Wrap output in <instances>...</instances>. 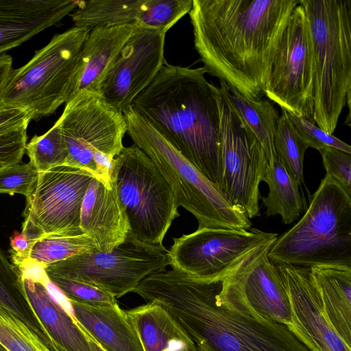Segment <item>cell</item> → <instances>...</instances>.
Segmentation results:
<instances>
[{"label":"cell","mask_w":351,"mask_h":351,"mask_svg":"<svg viewBox=\"0 0 351 351\" xmlns=\"http://www.w3.org/2000/svg\"><path fill=\"white\" fill-rule=\"evenodd\" d=\"M289 119L306 146L319 150L325 147L337 148L351 154V147L301 116L288 113Z\"/></svg>","instance_id":"35"},{"label":"cell","mask_w":351,"mask_h":351,"mask_svg":"<svg viewBox=\"0 0 351 351\" xmlns=\"http://www.w3.org/2000/svg\"><path fill=\"white\" fill-rule=\"evenodd\" d=\"M74 0H0V55L56 25L77 6Z\"/></svg>","instance_id":"20"},{"label":"cell","mask_w":351,"mask_h":351,"mask_svg":"<svg viewBox=\"0 0 351 351\" xmlns=\"http://www.w3.org/2000/svg\"><path fill=\"white\" fill-rule=\"evenodd\" d=\"M12 69V58L5 53L0 55V92Z\"/></svg>","instance_id":"41"},{"label":"cell","mask_w":351,"mask_h":351,"mask_svg":"<svg viewBox=\"0 0 351 351\" xmlns=\"http://www.w3.org/2000/svg\"><path fill=\"white\" fill-rule=\"evenodd\" d=\"M0 305L19 318L48 348L51 343L29 304L19 270L0 249Z\"/></svg>","instance_id":"26"},{"label":"cell","mask_w":351,"mask_h":351,"mask_svg":"<svg viewBox=\"0 0 351 351\" xmlns=\"http://www.w3.org/2000/svg\"><path fill=\"white\" fill-rule=\"evenodd\" d=\"M108 187L93 178L81 206L80 229L95 243L98 251L110 252L123 243L130 226L124 208L119 198L114 182Z\"/></svg>","instance_id":"19"},{"label":"cell","mask_w":351,"mask_h":351,"mask_svg":"<svg viewBox=\"0 0 351 351\" xmlns=\"http://www.w3.org/2000/svg\"><path fill=\"white\" fill-rule=\"evenodd\" d=\"M69 302L82 330L105 351H145L125 311L119 306L97 307Z\"/></svg>","instance_id":"23"},{"label":"cell","mask_w":351,"mask_h":351,"mask_svg":"<svg viewBox=\"0 0 351 351\" xmlns=\"http://www.w3.org/2000/svg\"><path fill=\"white\" fill-rule=\"evenodd\" d=\"M0 351H8L2 345L0 344Z\"/></svg>","instance_id":"44"},{"label":"cell","mask_w":351,"mask_h":351,"mask_svg":"<svg viewBox=\"0 0 351 351\" xmlns=\"http://www.w3.org/2000/svg\"><path fill=\"white\" fill-rule=\"evenodd\" d=\"M263 181L269 187L267 195L261 199L266 208V215H279L285 224L298 219L303 206L299 186L278 160L271 165H267Z\"/></svg>","instance_id":"28"},{"label":"cell","mask_w":351,"mask_h":351,"mask_svg":"<svg viewBox=\"0 0 351 351\" xmlns=\"http://www.w3.org/2000/svg\"><path fill=\"white\" fill-rule=\"evenodd\" d=\"M220 112L221 179L219 189L250 219L259 217L263 181L268 160L261 143L232 105L227 85L217 87Z\"/></svg>","instance_id":"10"},{"label":"cell","mask_w":351,"mask_h":351,"mask_svg":"<svg viewBox=\"0 0 351 351\" xmlns=\"http://www.w3.org/2000/svg\"><path fill=\"white\" fill-rule=\"evenodd\" d=\"M57 122L68 147L65 165L85 169L95 178V154L114 158L123 148L127 132L123 112L99 94L80 93L65 104Z\"/></svg>","instance_id":"12"},{"label":"cell","mask_w":351,"mask_h":351,"mask_svg":"<svg viewBox=\"0 0 351 351\" xmlns=\"http://www.w3.org/2000/svg\"><path fill=\"white\" fill-rule=\"evenodd\" d=\"M22 280L28 302L54 351H92L86 335L73 314L49 293L45 286Z\"/></svg>","instance_id":"22"},{"label":"cell","mask_w":351,"mask_h":351,"mask_svg":"<svg viewBox=\"0 0 351 351\" xmlns=\"http://www.w3.org/2000/svg\"><path fill=\"white\" fill-rule=\"evenodd\" d=\"M90 30L74 26L56 34L27 63L13 69L0 92V106L23 110L31 120L38 121L66 104L77 80L81 51Z\"/></svg>","instance_id":"7"},{"label":"cell","mask_w":351,"mask_h":351,"mask_svg":"<svg viewBox=\"0 0 351 351\" xmlns=\"http://www.w3.org/2000/svg\"><path fill=\"white\" fill-rule=\"evenodd\" d=\"M30 121L28 114L23 110L0 106V136L22 126H28Z\"/></svg>","instance_id":"39"},{"label":"cell","mask_w":351,"mask_h":351,"mask_svg":"<svg viewBox=\"0 0 351 351\" xmlns=\"http://www.w3.org/2000/svg\"><path fill=\"white\" fill-rule=\"evenodd\" d=\"M33 242L22 232H14L10 237L12 260H23L29 258Z\"/></svg>","instance_id":"40"},{"label":"cell","mask_w":351,"mask_h":351,"mask_svg":"<svg viewBox=\"0 0 351 351\" xmlns=\"http://www.w3.org/2000/svg\"><path fill=\"white\" fill-rule=\"evenodd\" d=\"M328 318L342 339L351 346V268H309Z\"/></svg>","instance_id":"25"},{"label":"cell","mask_w":351,"mask_h":351,"mask_svg":"<svg viewBox=\"0 0 351 351\" xmlns=\"http://www.w3.org/2000/svg\"><path fill=\"white\" fill-rule=\"evenodd\" d=\"M14 265L19 270L22 279L30 280L46 285L49 278L45 270V265L36 262L30 258L23 260L14 261Z\"/></svg>","instance_id":"38"},{"label":"cell","mask_w":351,"mask_h":351,"mask_svg":"<svg viewBox=\"0 0 351 351\" xmlns=\"http://www.w3.org/2000/svg\"><path fill=\"white\" fill-rule=\"evenodd\" d=\"M25 152L39 173L64 165L69 152L58 122L44 134L33 136L26 144Z\"/></svg>","instance_id":"31"},{"label":"cell","mask_w":351,"mask_h":351,"mask_svg":"<svg viewBox=\"0 0 351 351\" xmlns=\"http://www.w3.org/2000/svg\"><path fill=\"white\" fill-rule=\"evenodd\" d=\"M274 242L257 248L236 265L222 279L219 294L254 316L289 328L288 293L278 267L268 257Z\"/></svg>","instance_id":"15"},{"label":"cell","mask_w":351,"mask_h":351,"mask_svg":"<svg viewBox=\"0 0 351 351\" xmlns=\"http://www.w3.org/2000/svg\"><path fill=\"white\" fill-rule=\"evenodd\" d=\"M278 234L251 227L248 230L197 228L173 238L168 250L172 269L204 280L223 279L242 259Z\"/></svg>","instance_id":"14"},{"label":"cell","mask_w":351,"mask_h":351,"mask_svg":"<svg viewBox=\"0 0 351 351\" xmlns=\"http://www.w3.org/2000/svg\"><path fill=\"white\" fill-rule=\"evenodd\" d=\"M39 173L31 162L16 163L0 170V193H19L27 197L32 191Z\"/></svg>","instance_id":"34"},{"label":"cell","mask_w":351,"mask_h":351,"mask_svg":"<svg viewBox=\"0 0 351 351\" xmlns=\"http://www.w3.org/2000/svg\"><path fill=\"white\" fill-rule=\"evenodd\" d=\"M193 0L78 1L69 14L75 27L135 24L166 32L186 14Z\"/></svg>","instance_id":"18"},{"label":"cell","mask_w":351,"mask_h":351,"mask_svg":"<svg viewBox=\"0 0 351 351\" xmlns=\"http://www.w3.org/2000/svg\"><path fill=\"white\" fill-rule=\"evenodd\" d=\"M49 278L69 301L97 307L119 306L116 298L95 287L58 277Z\"/></svg>","instance_id":"33"},{"label":"cell","mask_w":351,"mask_h":351,"mask_svg":"<svg viewBox=\"0 0 351 351\" xmlns=\"http://www.w3.org/2000/svg\"><path fill=\"white\" fill-rule=\"evenodd\" d=\"M308 19L315 62L314 121L332 134L350 109L351 0H300Z\"/></svg>","instance_id":"5"},{"label":"cell","mask_w":351,"mask_h":351,"mask_svg":"<svg viewBox=\"0 0 351 351\" xmlns=\"http://www.w3.org/2000/svg\"><path fill=\"white\" fill-rule=\"evenodd\" d=\"M276 265L290 302L289 329L298 339L310 351H351L325 313L309 268Z\"/></svg>","instance_id":"17"},{"label":"cell","mask_w":351,"mask_h":351,"mask_svg":"<svg viewBox=\"0 0 351 351\" xmlns=\"http://www.w3.org/2000/svg\"><path fill=\"white\" fill-rule=\"evenodd\" d=\"M27 125L0 136V170L21 162L25 152Z\"/></svg>","instance_id":"37"},{"label":"cell","mask_w":351,"mask_h":351,"mask_svg":"<svg viewBox=\"0 0 351 351\" xmlns=\"http://www.w3.org/2000/svg\"><path fill=\"white\" fill-rule=\"evenodd\" d=\"M128 221L129 232L149 245H162L180 214L174 193L152 159L135 145L114 158L110 180Z\"/></svg>","instance_id":"8"},{"label":"cell","mask_w":351,"mask_h":351,"mask_svg":"<svg viewBox=\"0 0 351 351\" xmlns=\"http://www.w3.org/2000/svg\"><path fill=\"white\" fill-rule=\"evenodd\" d=\"M169 265L163 245H149L128 232L110 252L97 250L77 254L45 266L49 278L58 277L99 288L114 298L133 292L147 276Z\"/></svg>","instance_id":"9"},{"label":"cell","mask_w":351,"mask_h":351,"mask_svg":"<svg viewBox=\"0 0 351 351\" xmlns=\"http://www.w3.org/2000/svg\"><path fill=\"white\" fill-rule=\"evenodd\" d=\"M265 95L288 113L315 124L313 47L300 3L292 11L279 42Z\"/></svg>","instance_id":"11"},{"label":"cell","mask_w":351,"mask_h":351,"mask_svg":"<svg viewBox=\"0 0 351 351\" xmlns=\"http://www.w3.org/2000/svg\"><path fill=\"white\" fill-rule=\"evenodd\" d=\"M97 250L86 234L75 236L47 235L33 242L29 258L48 265L67 259L77 254Z\"/></svg>","instance_id":"30"},{"label":"cell","mask_w":351,"mask_h":351,"mask_svg":"<svg viewBox=\"0 0 351 351\" xmlns=\"http://www.w3.org/2000/svg\"><path fill=\"white\" fill-rule=\"evenodd\" d=\"M86 335L88 339V342L92 351H105L91 337H90L87 334Z\"/></svg>","instance_id":"42"},{"label":"cell","mask_w":351,"mask_h":351,"mask_svg":"<svg viewBox=\"0 0 351 351\" xmlns=\"http://www.w3.org/2000/svg\"><path fill=\"white\" fill-rule=\"evenodd\" d=\"M300 0H193L194 46L206 73L252 100L265 95L273 60Z\"/></svg>","instance_id":"1"},{"label":"cell","mask_w":351,"mask_h":351,"mask_svg":"<svg viewBox=\"0 0 351 351\" xmlns=\"http://www.w3.org/2000/svg\"><path fill=\"white\" fill-rule=\"evenodd\" d=\"M134 145L154 162L171 186L179 206L197 220L198 228L248 230L252 222L219 187L205 177L132 106L123 110Z\"/></svg>","instance_id":"6"},{"label":"cell","mask_w":351,"mask_h":351,"mask_svg":"<svg viewBox=\"0 0 351 351\" xmlns=\"http://www.w3.org/2000/svg\"><path fill=\"white\" fill-rule=\"evenodd\" d=\"M274 265L351 268V196L326 175L300 220L274 242Z\"/></svg>","instance_id":"4"},{"label":"cell","mask_w":351,"mask_h":351,"mask_svg":"<svg viewBox=\"0 0 351 351\" xmlns=\"http://www.w3.org/2000/svg\"><path fill=\"white\" fill-rule=\"evenodd\" d=\"M165 33L137 27L108 72L100 95L123 110L154 80L162 66Z\"/></svg>","instance_id":"16"},{"label":"cell","mask_w":351,"mask_h":351,"mask_svg":"<svg viewBox=\"0 0 351 351\" xmlns=\"http://www.w3.org/2000/svg\"><path fill=\"white\" fill-rule=\"evenodd\" d=\"M125 313L145 351H197L189 337L160 305L147 302Z\"/></svg>","instance_id":"24"},{"label":"cell","mask_w":351,"mask_h":351,"mask_svg":"<svg viewBox=\"0 0 351 351\" xmlns=\"http://www.w3.org/2000/svg\"><path fill=\"white\" fill-rule=\"evenodd\" d=\"M228 87V86H227ZM229 99L263 147L268 165L277 159L274 136L280 115L268 99L252 100L228 88Z\"/></svg>","instance_id":"27"},{"label":"cell","mask_w":351,"mask_h":351,"mask_svg":"<svg viewBox=\"0 0 351 351\" xmlns=\"http://www.w3.org/2000/svg\"><path fill=\"white\" fill-rule=\"evenodd\" d=\"M93 178L85 169L66 165L40 172L26 197L21 232L32 242L47 235L83 234L81 206Z\"/></svg>","instance_id":"13"},{"label":"cell","mask_w":351,"mask_h":351,"mask_svg":"<svg viewBox=\"0 0 351 351\" xmlns=\"http://www.w3.org/2000/svg\"><path fill=\"white\" fill-rule=\"evenodd\" d=\"M206 73L203 66L166 63L131 106L219 187L221 155L218 90L207 81Z\"/></svg>","instance_id":"3"},{"label":"cell","mask_w":351,"mask_h":351,"mask_svg":"<svg viewBox=\"0 0 351 351\" xmlns=\"http://www.w3.org/2000/svg\"><path fill=\"white\" fill-rule=\"evenodd\" d=\"M137 27L121 24L90 28L81 51L78 75L69 101L82 91L100 95L108 72Z\"/></svg>","instance_id":"21"},{"label":"cell","mask_w":351,"mask_h":351,"mask_svg":"<svg viewBox=\"0 0 351 351\" xmlns=\"http://www.w3.org/2000/svg\"><path fill=\"white\" fill-rule=\"evenodd\" d=\"M327 176L351 196V154L331 147L318 150Z\"/></svg>","instance_id":"36"},{"label":"cell","mask_w":351,"mask_h":351,"mask_svg":"<svg viewBox=\"0 0 351 351\" xmlns=\"http://www.w3.org/2000/svg\"><path fill=\"white\" fill-rule=\"evenodd\" d=\"M0 344L8 351H43L45 345L19 318L1 305Z\"/></svg>","instance_id":"32"},{"label":"cell","mask_w":351,"mask_h":351,"mask_svg":"<svg viewBox=\"0 0 351 351\" xmlns=\"http://www.w3.org/2000/svg\"><path fill=\"white\" fill-rule=\"evenodd\" d=\"M274 146L278 162L298 186L302 187L304 158L308 147L283 108L275 132Z\"/></svg>","instance_id":"29"},{"label":"cell","mask_w":351,"mask_h":351,"mask_svg":"<svg viewBox=\"0 0 351 351\" xmlns=\"http://www.w3.org/2000/svg\"><path fill=\"white\" fill-rule=\"evenodd\" d=\"M221 280L165 269L145 278L133 292L162 306L197 351H310L285 324L258 318L222 298Z\"/></svg>","instance_id":"2"},{"label":"cell","mask_w":351,"mask_h":351,"mask_svg":"<svg viewBox=\"0 0 351 351\" xmlns=\"http://www.w3.org/2000/svg\"><path fill=\"white\" fill-rule=\"evenodd\" d=\"M43 351H51L47 347L43 346L42 348Z\"/></svg>","instance_id":"43"}]
</instances>
